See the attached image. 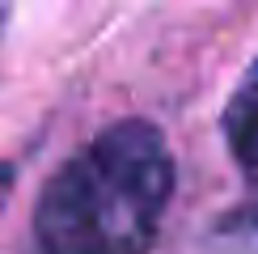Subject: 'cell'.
Returning a JSON list of instances; mask_svg holds the SVG:
<instances>
[{
    "instance_id": "6da1fadb",
    "label": "cell",
    "mask_w": 258,
    "mask_h": 254,
    "mask_svg": "<svg viewBox=\"0 0 258 254\" xmlns=\"http://www.w3.org/2000/svg\"><path fill=\"white\" fill-rule=\"evenodd\" d=\"M174 195V153L148 119H119L47 178L34 204L42 254H148Z\"/></svg>"
},
{
    "instance_id": "277c9868",
    "label": "cell",
    "mask_w": 258,
    "mask_h": 254,
    "mask_svg": "<svg viewBox=\"0 0 258 254\" xmlns=\"http://www.w3.org/2000/svg\"><path fill=\"white\" fill-rule=\"evenodd\" d=\"M9 182H13V169H5V165H0V199H5V190H9Z\"/></svg>"
},
{
    "instance_id": "5b68a950",
    "label": "cell",
    "mask_w": 258,
    "mask_h": 254,
    "mask_svg": "<svg viewBox=\"0 0 258 254\" xmlns=\"http://www.w3.org/2000/svg\"><path fill=\"white\" fill-rule=\"evenodd\" d=\"M5 21H9V9H5V5H0V30H5Z\"/></svg>"
},
{
    "instance_id": "7a4b0ae2",
    "label": "cell",
    "mask_w": 258,
    "mask_h": 254,
    "mask_svg": "<svg viewBox=\"0 0 258 254\" xmlns=\"http://www.w3.org/2000/svg\"><path fill=\"white\" fill-rule=\"evenodd\" d=\"M220 127H224V144H229V157L237 161V169L250 182H258V59L245 68L237 89L229 93Z\"/></svg>"
},
{
    "instance_id": "3957f363",
    "label": "cell",
    "mask_w": 258,
    "mask_h": 254,
    "mask_svg": "<svg viewBox=\"0 0 258 254\" xmlns=\"http://www.w3.org/2000/svg\"><path fill=\"white\" fill-rule=\"evenodd\" d=\"M199 254H258V204H241L199 233Z\"/></svg>"
}]
</instances>
